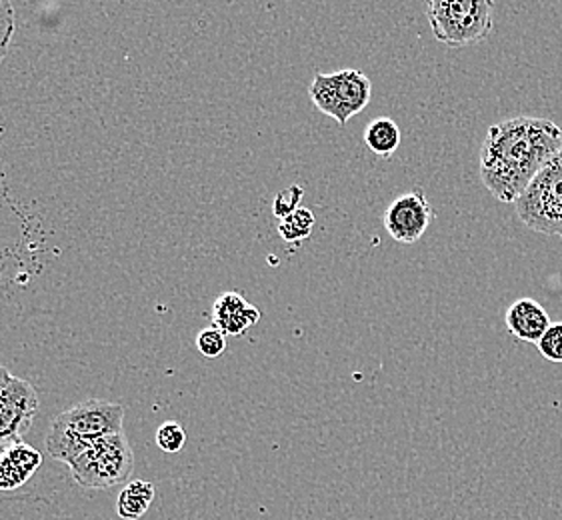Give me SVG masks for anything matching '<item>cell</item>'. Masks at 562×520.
Returning <instances> with one entry per match:
<instances>
[{
	"mask_svg": "<svg viewBox=\"0 0 562 520\" xmlns=\"http://www.w3.org/2000/svg\"><path fill=\"white\" fill-rule=\"evenodd\" d=\"M561 148V126L549 118L515 116L496 123L481 147V181L496 201L515 204Z\"/></svg>",
	"mask_w": 562,
	"mask_h": 520,
	"instance_id": "6da1fadb",
	"label": "cell"
},
{
	"mask_svg": "<svg viewBox=\"0 0 562 520\" xmlns=\"http://www.w3.org/2000/svg\"><path fill=\"white\" fill-rule=\"evenodd\" d=\"M119 432H124V408L101 398H89L53 420L46 434V451L55 461L67 464L90 442Z\"/></svg>",
	"mask_w": 562,
	"mask_h": 520,
	"instance_id": "7a4b0ae2",
	"label": "cell"
},
{
	"mask_svg": "<svg viewBox=\"0 0 562 520\" xmlns=\"http://www.w3.org/2000/svg\"><path fill=\"white\" fill-rule=\"evenodd\" d=\"M432 36L450 48L479 45L495 26L493 0H425Z\"/></svg>",
	"mask_w": 562,
	"mask_h": 520,
	"instance_id": "3957f363",
	"label": "cell"
},
{
	"mask_svg": "<svg viewBox=\"0 0 562 520\" xmlns=\"http://www.w3.org/2000/svg\"><path fill=\"white\" fill-rule=\"evenodd\" d=\"M67 466L80 487L109 490L128 483L135 471V454L126 434L119 432L90 442L68 461Z\"/></svg>",
	"mask_w": 562,
	"mask_h": 520,
	"instance_id": "277c9868",
	"label": "cell"
},
{
	"mask_svg": "<svg viewBox=\"0 0 562 520\" xmlns=\"http://www.w3.org/2000/svg\"><path fill=\"white\" fill-rule=\"evenodd\" d=\"M518 221L535 233L562 238V148L517 199Z\"/></svg>",
	"mask_w": 562,
	"mask_h": 520,
	"instance_id": "5b68a950",
	"label": "cell"
},
{
	"mask_svg": "<svg viewBox=\"0 0 562 520\" xmlns=\"http://www.w3.org/2000/svg\"><path fill=\"white\" fill-rule=\"evenodd\" d=\"M308 97L321 113L345 126L355 114L362 113L372 99V82L360 70L316 72L308 87Z\"/></svg>",
	"mask_w": 562,
	"mask_h": 520,
	"instance_id": "8992f818",
	"label": "cell"
},
{
	"mask_svg": "<svg viewBox=\"0 0 562 520\" xmlns=\"http://www.w3.org/2000/svg\"><path fill=\"white\" fill-rule=\"evenodd\" d=\"M38 412V395L34 386L12 376L11 383L0 395V456L23 442V437L33 427Z\"/></svg>",
	"mask_w": 562,
	"mask_h": 520,
	"instance_id": "52a82bcc",
	"label": "cell"
},
{
	"mask_svg": "<svg viewBox=\"0 0 562 520\" xmlns=\"http://www.w3.org/2000/svg\"><path fill=\"white\" fill-rule=\"evenodd\" d=\"M435 218V208L423 191H408L396 196L384 213L386 233L401 245H415L425 237Z\"/></svg>",
	"mask_w": 562,
	"mask_h": 520,
	"instance_id": "ba28073f",
	"label": "cell"
},
{
	"mask_svg": "<svg viewBox=\"0 0 562 520\" xmlns=\"http://www.w3.org/2000/svg\"><path fill=\"white\" fill-rule=\"evenodd\" d=\"M505 323L515 339L529 344H537L547 328L551 327V318L544 306L529 296L518 298L506 308Z\"/></svg>",
	"mask_w": 562,
	"mask_h": 520,
	"instance_id": "9c48e42d",
	"label": "cell"
},
{
	"mask_svg": "<svg viewBox=\"0 0 562 520\" xmlns=\"http://www.w3.org/2000/svg\"><path fill=\"white\" fill-rule=\"evenodd\" d=\"M260 320V310L250 305L243 294L223 293L213 305V327L225 335L240 337Z\"/></svg>",
	"mask_w": 562,
	"mask_h": 520,
	"instance_id": "30bf717a",
	"label": "cell"
},
{
	"mask_svg": "<svg viewBox=\"0 0 562 520\" xmlns=\"http://www.w3.org/2000/svg\"><path fill=\"white\" fill-rule=\"evenodd\" d=\"M43 454L33 446L19 442L0 456V490H14L38 471Z\"/></svg>",
	"mask_w": 562,
	"mask_h": 520,
	"instance_id": "8fae6325",
	"label": "cell"
},
{
	"mask_svg": "<svg viewBox=\"0 0 562 520\" xmlns=\"http://www.w3.org/2000/svg\"><path fill=\"white\" fill-rule=\"evenodd\" d=\"M155 500V485L147 481H131L124 485L119 500L116 515L124 520H138L147 515L150 502Z\"/></svg>",
	"mask_w": 562,
	"mask_h": 520,
	"instance_id": "7c38bea8",
	"label": "cell"
},
{
	"mask_svg": "<svg viewBox=\"0 0 562 520\" xmlns=\"http://www.w3.org/2000/svg\"><path fill=\"white\" fill-rule=\"evenodd\" d=\"M364 143L376 157L391 159L396 148L401 147V128L386 116L374 118L364 131Z\"/></svg>",
	"mask_w": 562,
	"mask_h": 520,
	"instance_id": "4fadbf2b",
	"label": "cell"
},
{
	"mask_svg": "<svg viewBox=\"0 0 562 520\" xmlns=\"http://www.w3.org/2000/svg\"><path fill=\"white\" fill-rule=\"evenodd\" d=\"M313 228H315V215H313V211L303 208V206L279 221V233H281L282 240H286V242H301L304 238L311 237Z\"/></svg>",
	"mask_w": 562,
	"mask_h": 520,
	"instance_id": "5bb4252c",
	"label": "cell"
},
{
	"mask_svg": "<svg viewBox=\"0 0 562 520\" xmlns=\"http://www.w3.org/2000/svg\"><path fill=\"white\" fill-rule=\"evenodd\" d=\"M187 442V432L180 427L179 422L175 420H167L162 422L157 430V446L165 453L177 454L182 451Z\"/></svg>",
	"mask_w": 562,
	"mask_h": 520,
	"instance_id": "9a60e30c",
	"label": "cell"
},
{
	"mask_svg": "<svg viewBox=\"0 0 562 520\" xmlns=\"http://www.w3.org/2000/svg\"><path fill=\"white\" fill-rule=\"evenodd\" d=\"M196 349L204 359H216L226 351V335L221 328L206 327L196 337Z\"/></svg>",
	"mask_w": 562,
	"mask_h": 520,
	"instance_id": "2e32d148",
	"label": "cell"
},
{
	"mask_svg": "<svg viewBox=\"0 0 562 520\" xmlns=\"http://www.w3.org/2000/svg\"><path fill=\"white\" fill-rule=\"evenodd\" d=\"M16 31V11L11 0H0V63L7 57Z\"/></svg>",
	"mask_w": 562,
	"mask_h": 520,
	"instance_id": "e0dca14e",
	"label": "cell"
},
{
	"mask_svg": "<svg viewBox=\"0 0 562 520\" xmlns=\"http://www.w3.org/2000/svg\"><path fill=\"white\" fill-rule=\"evenodd\" d=\"M537 347L547 361L562 364V323H551Z\"/></svg>",
	"mask_w": 562,
	"mask_h": 520,
	"instance_id": "ac0fdd59",
	"label": "cell"
},
{
	"mask_svg": "<svg viewBox=\"0 0 562 520\" xmlns=\"http://www.w3.org/2000/svg\"><path fill=\"white\" fill-rule=\"evenodd\" d=\"M304 189L299 184H293L289 189H284L281 193L277 194L274 203H272V211L277 218H284L291 215L296 208H301V201H303Z\"/></svg>",
	"mask_w": 562,
	"mask_h": 520,
	"instance_id": "d6986e66",
	"label": "cell"
},
{
	"mask_svg": "<svg viewBox=\"0 0 562 520\" xmlns=\"http://www.w3.org/2000/svg\"><path fill=\"white\" fill-rule=\"evenodd\" d=\"M11 381H12L11 371H9V369H7V366H2V364H0V395H2V393H4V388H7V386H9V383H11Z\"/></svg>",
	"mask_w": 562,
	"mask_h": 520,
	"instance_id": "ffe728a7",
	"label": "cell"
}]
</instances>
